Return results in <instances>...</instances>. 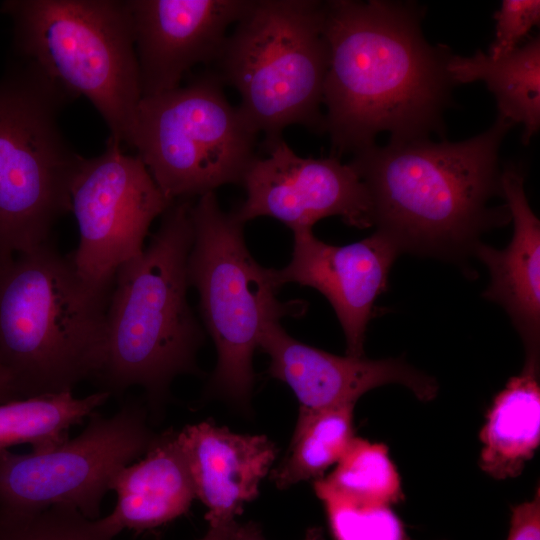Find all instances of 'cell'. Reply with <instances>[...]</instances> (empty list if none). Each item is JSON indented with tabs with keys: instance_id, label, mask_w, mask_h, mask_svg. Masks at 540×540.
I'll list each match as a JSON object with an SVG mask.
<instances>
[{
	"instance_id": "1",
	"label": "cell",
	"mask_w": 540,
	"mask_h": 540,
	"mask_svg": "<svg viewBox=\"0 0 540 540\" xmlns=\"http://www.w3.org/2000/svg\"><path fill=\"white\" fill-rule=\"evenodd\" d=\"M423 17L414 2H324V132L332 156L372 146L381 132L389 142L443 134L455 86L447 70L452 53L425 39Z\"/></svg>"
},
{
	"instance_id": "2",
	"label": "cell",
	"mask_w": 540,
	"mask_h": 540,
	"mask_svg": "<svg viewBox=\"0 0 540 540\" xmlns=\"http://www.w3.org/2000/svg\"><path fill=\"white\" fill-rule=\"evenodd\" d=\"M513 124L497 116L484 132L459 142L376 144L350 164L364 182L372 221L401 253L456 260L473 253L480 236L506 225L499 167L501 143Z\"/></svg>"
},
{
	"instance_id": "3",
	"label": "cell",
	"mask_w": 540,
	"mask_h": 540,
	"mask_svg": "<svg viewBox=\"0 0 540 540\" xmlns=\"http://www.w3.org/2000/svg\"><path fill=\"white\" fill-rule=\"evenodd\" d=\"M191 205L178 200L161 215L148 246L118 268L106 309L95 380L110 395L140 386L153 409L165 401L175 377L197 372L205 339L187 300Z\"/></svg>"
},
{
	"instance_id": "4",
	"label": "cell",
	"mask_w": 540,
	"mask_h": 540,
	"mask_svg": "<svg viewBox=\"0 0 540 540\" xmlns=\"http://www.w3.org/2000/svg\"><path fill=\"white\" fill-rule=\"evenodd\" d=\"M110 292L85 282L50 240L0 263V362L20 399L95 379Z\"/></svg>"
},
{
	"instance_id": "5",
	"label": "cell",
	"mask_w": 540,
	"mask_h": 540,
	"mask_svg": "<svg viewBox=\"0 0 540 540\" xmlns=\"http://www.w3.org/2000/svg\"><path fill=\"white\" fill-rule=\"evenodd\" d=\"M14 49L66 101L85 96L129 146L142 99L126 1L8 0Z\"/></svg>"
},
{
	"instance_id": "6",
	"label": "cell",
	"mask_w": 540,
	"mask_h": 540,
	"mask_svg": "<svg viewBox=\"0 0 540 540\" xmlns=\"http://www.w3.org/2000/svg\"><path fill=\"white\" fill-rule=\"evenodd\" d=\"M221 82L265 143L290 125L324 132L323 89L329 64L324 2L252 0L216 60Z\"/></svg>"
},
{
	"instance_id": "7",
	"label": "cell",
	"mask_w": 540,
	"mask_h": 540,
	"mask_svg": "<svg viewBox=\"0 0 540 540\" xmlns=\"http://www.w3.org/2000/svg\"><path fill=\"white\" fill-rule=\"evenodd\" d=\"M194 237L188 257L189 286L199 296L204 328L217 350L210 391L247 406L254 385L253 355L265 327L304 315L303 300L281 302L270 268L249 252L244 224L221 210L214 192L191 205Z\"/></svg>"
},
{
	"instance_id": "8",
	"label": "cell",
	"mask_w": 540,
	"mask_h": 540,
	"mask_svg": "<svg viewBox=\"0 0 540 540\" xmlns=\"http://www.w3.org/2000/svg\"><path fill=\"white\" fill-rule=\"evenodd\" d=\"M65 102L22 61L0 80V263L50 240L55 222L71 212L82 156L57 124Z\"/></svg>"
},
{
	"instance_id": "9",
	"label": "cell",
	"mask_w": 540,
	"mask_h": 540,
	"mask_svg": "<svg viewBox=\"0 0 540 540\" xmlns=\"http://www.w3.org/2000/svg\"><path fill=\"white\" fill-rule=\"evenodd\" d=\"M257 134L229 103L217 74L206 72L185 86L142 97L129 146L174 203L242 184L256 157Z\"/></svg>"
},
{
	"instance_id": "10",
	"label": "cell",
	"mask_w": 540,
	"mask_h": 540,
	"mask_svg": "<svg viewBox=\"0 0 540 540\" xmlns=\"http://www.w3.org/2000/svg\"><path fill=\"white\" fill-rule=\"evenodd\" d=\"M156 436L146 408L131 401L109 417L92 413L79 435L54 448L25 454L0 450V511L61 506L96 520L117 472L144 455Z\"/></svg>"
},
{
	"instance_id": "11",
	"label": "cell",
	"mask_w": 540,
	"mask_h": 540,
	"mask_svg": "<svg viewBox=\"0 0 540 540\" xmlns=\"http://www.w3.org/2000/svg\"><path fill=\"white\" fill-rule=\"evenodd\" d=\"M109 138L105 151L81 159L70 187L79 244L69 255L80 277L111 291L118 268L140 255L155 218L173 202L160 191L142 160Z\"/></svg>"
},
{
	"instance_id": "12",
	"label": "cell",
	"mask_w": 540,
	"mask_h": 540,
	"mask_svg": "<svg viewBox=\"0 0 540 540\" xmlns=\"http://www.w3.org/2000/svg\"><path fill=\"white\" fill-rule=\"evenodd\" d=\"M265 145L267 156H256L244 175L246 199L231 212L238 221L268 216L295 231L339 216L358 229L373 226L368 190L350 163L302 157L282 138Z\"/></svg>"
},
{
	"instance_id": "13",
	"label": "cell",
	"mask_w": 540,
	"mask_h": 540,
	"mask_svg": "<svg viewBox=\"0 0 540 540\" xmlns=\"http://www.w3.org/2000/svg\"><path fill=\"white\" fill-rule=\"evenodd\" d=\"M293 232V252L282 269L270 268L277 288L287 283L308 286L331 304L346 339V354L363 357L366 329L376 299L387 287L390 269L401 254L387 235L375 231L347 245L318 239L312 228Z\"/></svg>"
},
{
	"instance_id": "14",
	"label": "cell",
	"mask_w": 540,
	"mask_h": 540,
	"mask_svg": "<svg viewBox=\"0 0 540 540\" xmlns=\"http://www.w3.org/2000/svg\"><path fill=\"white\" fill-rule=\"evenodd\" d=\"M142 97L171 91L201 63L216 62L252 0H128Z\"/></svg>"
},
{
	"instance_id": "15",
	"label": "cell",
	"mask_w": 540,
	"mask_h": 540,
	"mask_svg": "<svg viewBox=\"0 0 540 540\" xmlns=\"http://www.w3.org/2000/svg\"><path fill=\"white\" fill-rule=\"evenodd\" d=\"M258 349L270 358L268 375L295 394L299 412L355 404L366 392L391 383L407 387L422 401L432 400L438 391L433 377L403 359L337 356L296 340L280 322L265 327Z\"/></svg>"
},
{
	"instance_id": "16",
	"label": "cell",
	"mask_w": 540,
	"mask_h": 540,
	"mask_svg": "<svg viewBox=\"0 0 540 540\" xmlns=\"http://www.w3.org/2000/svg\"><path fill=\"white\" fill-rule=\"evenodd\" d=\"M177 439L210 526L234 520L258 496L277 455L264 435L237 434L208 421L187 425Z\"/></svg>"
},
{
	"instance_id": "17",
	"label": "cell",
	"mask_w": 540,
	"mask_h": 540,
	"mask_svg": "<svg viewBox=\"0 0 540 540\" xmlns=\"http://www.w3.org/2000/svg\"><path fill=\"white\" fill-rule=\"evenodd\" d=\"M500 184L514 229L504 249L479 242L473 250L490 275L482 296L505 310L521 337L526 357L539 358L540 221L527 200L519 168L505 167Z\"/></svg>"
},
{
	"instance_id": "18",
	"label": "cell",
	"mask_w": 540,
	"mask_h": 540,
	"mask_svg": "<svg viewBox=\"0 0 540 540\" xmlns=\"http://www.w3.org/2000/svg\"><path fill=\"white\" fill-rule=\"evenodd\" d=\"M144 455L112 480L115 507L98 520L113 537L124 529L140 533L168 523L186 513L196 498L177 431L157 434Z\"/></svg>"
},
{
	"instance_id": "19",
	"label": "cell",
	"mask_w": 540,
	"mask_h": 540,
	"mask_svg": "<svg viewBox=\"0 0 540 540\" xmlns=\"http://www.w3.org/2000/svg\"><path fill=\"white\" fill-rule=\"evenodd\" d=\"M480 439L481 469L495 479L519 475L540 442L539 359L526 358L521 373L496 396Z\"/></svg>"
},
{
	"instance_id": "20",
	"label": "cell",
	"mask_w": 540,
	"mask_h": 540,
	"mask_svg": "<svg viewBox=\"0 0 540 540\" xmlns=\"http://www.w3.org/2000/svg\"><path fill=\"white\" fill-rule=\"evenodd\" d=\"M447 70L455 85L485 82L495 96L498 116L522 124V142L529 144L540 127L539 36L498 59L481 50L471 57L452 54Z\"/></svg>"
},
{
	"instance_id": "21",
	"label": "cell",
	"mask_w": 540,
	"mask_h": 540,
	"mask_svg": "<svg viewBox=\"0 0 540 540\" xmlns=\"http://www.w3.org/2000/svg\"><path fill=\"white\" fill-rule=\"evenodd\" d=\"M111 395L98 391L75 397L72 391L38 395L0 404V450L29 444L32 451L54 448L70 429L96 412Z\"/></svg>"
},
{
	"instance_id": "22",
	"label": "cell",
	"mask_w": 540,
	"mask_h": 540,
	"mask_svg": "<svg viewBox=\"0 0 540 540\" xmlns=\"http://www.w3.org/2000/svg\"><path fill=\"white\" fill-rule=\"evenodd\" d=\"M344 404L316 412H299L285 457L271 479L279 489L319 479L346 453L354 437L353 409Z\"/></svg>"
},
{
	"instance_id": "23",
	"label": "cell",
	"mask_w": 540,
	"mask_h": 540,
	"mask_svg": "<svg viewBox=\"0 0 540 540\" xmlns=\"http://www.w3.org/2000/svg\"><path fill=\"white\" fill-rule=\"evenodd\" d=\"M314 489L322 502L390 506L403 498L401 479L387 447L356 437L334 471L316 479Z\"/></svg>"
},
{
	"instance_id": "24",
	"label": "cell",
	"mask_w": 540,
	"mask_h": 540,
	"mask_svg": "<svg viewBox=\"0 0 540 540\" xmlns=\"http://www.w3.org/2000/svg\"><path fill=\"white\" fill-rule=\"evenodd\" d=\"M100 525L79 511L55 506L35 513L0 511V540H113Z\"/></svg>"
},
{
	"instance_id": "25",
	"label": "cell",
	"mask_w": 540,
	"mask_h": 540,
	"mask_svg": "<svg viewBox=\"0 0 540 540\" xmlns=\"http://www.w3.org/2000/svg\"><path fill=\"white\" fill-rule=\"evenodd\" d=\"M323 504L335 540H405L403 525L390 506Z\"/></svg>"
},
{
	"instance_id": "26",
	"label": "cell",
	"mask_w": 540,
	"mask_h": 540,
	"mask_svg": "<svg viewBox=\"0 0 540 540\" xmlns=\"http://www.w3.org/2000/svg\"><path fill=\"white\" fill-rule=\"evenodd\" d=\"M493 17L495 38L487 54L498 59L517 49L530 30L539 25L540 1L503 0Z\"/></svg>"
},
{
	"instance_id": "27",
	"label": "cell",
	"mask_w": 540,
	"mask_h": 540,
	"mask_svg": "<svg viewBox=\"0 0 540 540\" xmlns=\"http://www.w3.org/2000/svg\"><path fill=\"white\" fill-rule=\"evenodd\" d=\"M507 540H540L539 488L531 501L513 508Z\"/></svg>"
},
{
	"instance_id": "28",
	"label": "cell",
	"mask_w": 540,
	"mask_h": 540,
	"mask_svg": "<svg viewBox=\"0 0 540 540\" xmlns=\"http://www.w3.org/2000/svg\"><path fill=\"white\" fill-rule=\"evenodd\" d=\"M322 532L319 528H311L307 531L303 540H321ZM232 540H264L259 529L252 523L238 526Z\"/></svg>"
},
{
	"instance_id": "29",
	"label": "cell",
	"mask_w": 540,
	"mask_h": 540,
	"mask_svg": "<svg viewBox=\"0 0 540 540\" xmlns=\"http://www.w3.org/2000/svg\"><path fill=\"white\" fill-rule=\"evenodd\" d=\"M237 527L234 520L210 526L207 534L200 540H232Z\"/></svg>"
},
{
	"instance_id": "30",
	"label": "cell",
	"mask_w": 540,
	"mask_h": 540,
	"mask_svg": "<svg viewBox=\"0 0 540 540\" xmlns=\"http://www.w3.org/2000/svg\"><path fill=\"white\" fill-rule=\"evenodd\" d=\"M20 399L12 378L0 362V404Z\"/></svg>"
}]
</instances>
